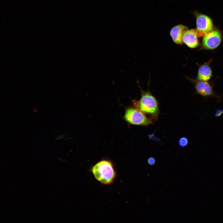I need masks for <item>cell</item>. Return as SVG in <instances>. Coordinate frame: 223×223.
Returning a JSON list of instances; mask_svg holds the SVG:
<instances>
[{
	"instance_id": "6da1fadb",
	"label": "cell",
	"mask_w": 223,
	"mask_h": 223,
	"mask_svg": "<svg viewBox=\"0 0 223 223\" xmlns=\"http://www.w3.org/2000/svg\"><path fill=\"white\" fill-rule=\"evenodd\" d=\"M91 171L97 181L104 185H109L114 181L116 172L112 161L103 159L94 165Z\"/></svg>"
},
{
	"instance_id": "7a4b0ae2",
	"label": "cell",
	"mask_w": 223,
	"mask_h": 223,
	"mask_svg": "<svg viewBox=\"0 0 223 223\" xmlns=\"http://www.w3.org/2000/svg\"><path fill=\"white\" fill-rule=\"evenodd\" d=\"M134 107L144 113L151 115V118L157 119L159 113L158 101L156 98L148 91H142L141 97L139 101L133 100Z\"/></svg>"
},
{
	"instance_id": "3957f363",
	"label": "cell",
	"mask_w": 223,
	"mask_h": 223,
	"mask_svg": "<svg viewBox=\"0 0 223 223\" xmlns=\"http://www.w3.org/2000/svg\"><path fill=\"white\" fill-rule=\"evenodd\" d=\"M124 117L127 122L131 125L146 126L153 124L151 118H149L144 113L134 107L127 108Z\"/></svg>"
},
{
	"instance_id": "277c9868",
	"label": "cell",
	"mask_w": 223,
	"mask_h": 223,
	"mask_svg": "<svg viewBox=\"0 0 223 223\" xmlns=\"http://www.w3.org/2000/svg\"><path fill=\"white\" fill-rule=\"evenodd\" d=\"M221 36L217 30L211 31L205 34L202 41L203 47L205 49L213 50L217 47L220 44Z\"/></svg>"
},
{
	"instance_id": "5b68a950",
	"label": "cell",
	"mask_w": 223,
	"mask_h": 223,
	"mask_svg": "<svg viewBox=\"0 0 223 223\" xmlns=\"http://www.w3.org/2000/svg\"><path fill=\"white\" fill-rule=\"evenodd\" d=\"M196 26L198 36H201L212 31L213 25L211 19L204 15L199 14L196 17Z\"/></svg>"
},
{
	"instance_id": "8992f818",
	"label": "cell",
	"mask_w": 223,
	"mask_h": 223,
	"mask_svg": "<svg viewBox=\"0 0 223 223\" xmlns=\"http://www.w3.org/2000/svg\"><path fill=\"white\" fill-rule=\"evenodd\" d=\"M198 37L196 29H187L183 34L182 42L189 47L195 48L199 45Z\"/></svg>"
},
{
	"instance_id": "52a82bcc",
	"label": "cell",
	"mask_w": 223,
	"mask_h": 223,
	"mask_svg": "<svg viewBox=\"0 0 223 223\" xmlns=\"http://www.w3.org/2000/svg\"><path fill=\"white\" fill-rule=\"evenodd\" d=\"M188 27L182 24L175 26L171 29L170 34L174 42L177 44H182V36Z\"/></svg>"
},
{
	"instance_id": "ba28073f",
	"label": "cell",
	"mask_w": 223,
	"mask_h": 223,
	"mask_svg": "<svg viewBox=\"0 0 223 223\" xmlns=\"http://www.w3.org/2000/svg\"><path fill=\"white\" fill-rule=\"evenodd\" d=\"M197 92L203 97H208L214 94L212 87L207 81H198L195 85Z\"/></svg>"
},
{
	"instance_id": "9c48e42d",
	"label": "cell",
	"mask_w": 223,
	"mask_h": 223,
	"mask_svg": "<svg viewBox=\"0 0 223 223\" xmlns=\"http://www.w3.org/2000/svg\"><path fill=\"white\" fill-rule=\"evenodd\" d=\"M212 76V71L207 64H203L199 68L197 77L198 81H207Z\"/></svg>"
},
{
	"instance_id": "30bf717a",
	"label": "cell",
	"mask_w": 223,
	"mask_h": 223,
	"mask_svg": "<svg viewBox=\"0 0 223 223\" xmlns=\"http://www.w3.org/2000/svg\"><path fill=\"white\" fill-rule=\"evenodd\" d=\"M188 143V139L186 137H182L178 140V143L181 147H184L187 146Z\"/></svg>"
},
{
	"instance_id": "8fae6325",
	"label": "cell",
	"mask_w": 223,
	"mask_h": 223,
	"mask_svg": "<svg viewBox=\"0 0 223 223\" xmlns=\"http://www.w3.org/2000/svg\"><path fill=\"white\" fill-rule=\"evenodd\" d=\"M148 162L149 164L152 165L155 162V160L153 158L151 157L148 159Z\"/></svg>"
},
{
	"instance_id": "7c38bea8",
	"label": "cell",
	"mask_w": 223,
	"mask_h": 223,
	"mask_svg": "<svg viewBox=\"0 0 223 223\" xmlns=\"http://www.w3.org/2000/svg\"><path fill=\"white\" fill-rule=\"evenodd\" d=\"M223 113V110H218L217 111H216V116H220L221 114H222Z\"/></svg>"
}]
</instances>
